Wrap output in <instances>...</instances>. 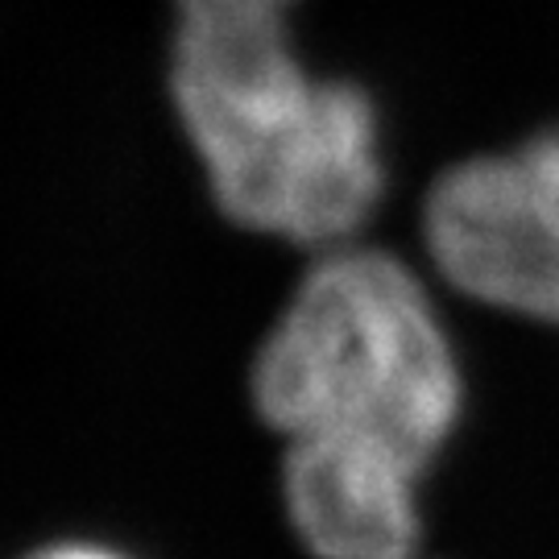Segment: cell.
Returning a JSON list of instances; mask_svg holds the SVG:
<instances>
[{"label": "cell", "instance_id": "3957f363", "mask_svg": "<svg viewBox=\"0 0 559 559\" xmlns=\"http://www.w3.org/2000/svg\"><path fill=\"white\" fill-rule=\"evenodd\" d=\"M419 228L436 274L464 299L559 328V216L522 145L440 170Z\"/></svg>", "mask_w": 559, "mask_h": 559}, {"label": "cell", "instance_id": "5b68a950", "mask_svg": "<svg viewBox=\"0 0 559 559\" xmlns=\"http://www.w3.org/2000/svg\"><path fill=\"white\" fill-rule=\"evenodd\" d=\"M522 150H526V158L535 166L543 191H547V200H551V207H556V216H559V124L535 133L531 141H522Z\"/></svg>", "mask_w": 559, "mask_h": 559}, {"label": "cell", "instance_id": "7a4b0ae2", "mask_svg": "<svg viewBox=\"0 0 559 559\" xmlns=\"http://www.w3.org/2000/svg\"><path fill=\"white\" fill-rule=\"evenodd\" d=\"M253 402L286 443L423 477L456 427L460 365L419 274L390 249L344 240L316 253L261 340Z\"/></svg>", "mask_w": 559, "mask_h": 559}, {"label": "cell", "instance_id": "6da1fadb", "mask_svg": "<svg viewBox=\"0 0 559 559\" xmlns=\"http://www.w3.org/2000/svg\"><path fill=\"white\" fill-rule=\"evenodd\" d=\"M299 0H175L170 100L228 221L299 249L357 240L385 195L381 112L295 41Z\"/></svg>", "mask_w": 559, "mask_h": 559}, {"label": "cell", "instance_id": "8992f818", "mask_svg": "<svg viewBox=\"0 0 559 559\" xmlns=\"http://www.w3.org/2000/svg\"><path fill=\"white\" fill-rule=\"evenodd\" d=\"M34 559H120V556L100 551V547H55V551H41Z\"/></svg>", "mask_w": 559, "mask_h": 559}, {"label": "cell", "instance_id": "277c9868", "mask_svg": "<svg viewBox=\"0 0 559 559\" xmlns=\"http://www.w3.org/2000/svg\"><path fill=\"white\" fill-rule=\"evenodd\" d=\"M419 477L353 452L286 443L282 493L320 559H406L419 535Z\"/></svg>", "mask_w": 559, "mask_h": 559}]
</instances>
